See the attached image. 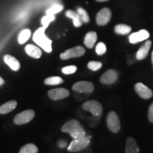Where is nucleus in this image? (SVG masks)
<instances>
[{
  "mask_svg": "<svg viewBox=\"0 0 153 153\" xmlns=\"http://www.w3.org/2000/svg\"><path fill=\"white\" fill-rule=\"evenodd\" d=\"M63 133H68L73 139L86 135V132L79 120L76 119L70 120L62 126Z\"/></svg>",
  "mask_w": 153,
  "mask_h": 153,
  "instance_id": "f257e3e1",
  "label": "nucleus"
},
{
  "mask_svg": "<svg viewBox=\"0 0 153 153\" xmlns=\"http://www.w3.org/2000/svg\"><path fill=\"white\" fill-rule=\"evenodd\" d=\"M45 28L43 27L39 28L34 33L33 36V40L35 43L41 47L45 52H52V41L45 36Z\"/></svg>",
  "mask_w": 153,
  "mask_h": 153,
  "instance_id": "f03ea898",
  "label": "nucleus"
},
{
  "mask_svg": "<svg viewBox=\"0 0 153 153\" xmlns=\"http://www.w3.org/2000/svg\"><path fill=\"white\" fill-rule=\"evenodd\" d=\"M90 139L91 137L87 135L73 139V140L68 147V150L71 152H76L85 150L89 146Z\"/></svg>",
  "mask_w": 153,
  "mask_h": 153,
  "instance_id": "7ed1b4c3",
  "label": "nucleus"
},
{
  "mask_svg": "<svg viewBox=\"0 0 153 153\" xmlns=\"http://www.w3.org/2000/svg\"><path fill=\"white\" fill-rule=\"evenodd\" d=\"M82 108L90 112L93 116H100L103 113V106L101 103L96 100H89L82 104Z\"/></svg>",
  "mask_w": 153,
  "mask_h": 153,
  "instance_id": "20e7f679",
  "label": "nucleus"
},
{
  "mask_svg": "<svg viewBox=\"0 0 153 153\" xmlns=\"http://www.w3.org/2000/svg\"><path fill=\"white\" fill-rule=\"evenodd\" d=\"M35 111L32 109L25 110L19 113L14 118V123L16 125H23L29 123L35 117Z\"/></svg>",
  "mask_w": 153,
  "mask_h": 153,
  "instance_id": "39448f33",
  "label": "nucleus"
},
{
  "mask_svg": "<svg viewBox=\"0 0 153 153\" xmlns=\"http://www.w3.org/2000/svg\"><path fill=\"white\" fill-rule=\"evenodd\" d=\"M106 124L108 128L112 133H117L120 130V123L118 115L116 112L111 111L108 114L106 118Z\"/></svg>",
  "mask_w": 153,
  "mask_h": 153,
  "instance_id": "423d86ee",
  "label": "nucleus"
},
{
  "mask_svg": "<svg viewBox=\"0 0 153 153\" xmlns=\"http://www.w3.org/2000/svg\"><path fill=\"white\" fill-rule=\"evenodd\" d=\"M85 54V49L82 46L78 45L72 48H70L60 54V57L61 60H68L70 58L79 57Z\"/></svg>",
  "mask_w": 153,
  "mask_h": 153,
  "instance_id": "0eeeda50",
  "label": "nucleus"
},
{
  "mask_svg": "<svg viewBox=\"0 0 153 153\" xmlns=\"http://www.w3.org/2000/svg\"><path fill=\"white\" fill-rule=\"evenodd\" d=\"M72 89L76 92L89 94L94 90V86L91 82L87 81H80L76 82L72 86Z\"/></svg>",
  "mask_w": 153,
  "mask_h": 153,
  "instance_id": "6e6552de",
  "label": "nucleus"
},
{
  "mask_svg": "<svg viewBox=\"0 0 153 153\" xmlns=\"http://www.w3.org/2000/svg\"><path fill=\"white\" fill-rule=\"evenodd\" d=\"M70 91L68 89H64V88H56V89H53L48 91V95L51 99L54 101L60 100V99H65L70 96Z\"/></svg>",
  "mask_w": 153,
  "mask_h": 153,
  "instance_id": "1a4fd4ad",
  "label": "nucleus"
},
{
  "mask_svg": "<svg viewBox=\"0 0 153 153\" xmlns=\"http://www.w3.org/2000/svg\"><path fill=\"white\" fill-rule=\"evenodd\" d=\"M111 18V11L108 8H103L97 14L96 20L99 26H104L110 22Z\"/></svg>",
  "mask_w": 153,
  "mask_h": 153,
  "instance_id": "9d476101",
  "label": "nucleus"
},
{
  "mask_svg": "<svg viewBox=\"0 0 153 153\" xmlns=\"http://www.w3.org/2000/svg\"><path fill=\"white\" fill-rule=\"evenodd\" d=\"M135 91L142 99H149L152 97V91L141 82L135 84Z\"/></svg>",
  "mask_w": 153,
  "mask_h": 153,
  "instance_id": "9b49d317",
  "label": "nucleus"
},
{
  "mask_svg": "<svg viewBox=\"0 0 153 153\" xmlns=\"http://www.w3.org/2000/svg\"><path fill=\"white\" fill-rule=\"evenodd\" d=\"M118 79V73L116 70H107L104 74L101 75L100 82L104 85H112L115 83Z\"/></svg>",
  "mask_w": 153,
  "mask_h": 153,
  "instance_id": "f8f14e48",
  "label": "nucleus"
},
{
  "mask_svg": "<svg viewBox=\"0 0 153 153\" xmlns=\"http://www.w3.org/2000/svg\"><path fill=\"white\" fill-rule=\"evenodd\" d=\"M149 37H150V33L148 30L143 29L136 33L131 34V36H129V41L132 44H135L148 39Z\"/></svg>",
  "mask_w": 153,
  "mask_h": 153,
  "instance_id": "ddd939ff",
  "label": "nucleus"
},
{
  "mask_svg": "<svg viewBox=\"0 0 153 153\" xmlns=\"http://www.w3.org/2000/svg\"><path fill=\"white\" fill-rule=\"evenodd\" d=\"M4 61L13 71H18L21 68V64L16 57L10 55H5L4 56Z\"/></svg>",
  "mask_w": 153,
  "mask_h": 153,
  "instance_id": "4468645a",
  "label": "nucleus"
},
{
  "mask_svg": "<svg viewBox=\"0 0 153 153\" xmlns=\"http://www.w3.org/2000/svg\"><path fill=\"white\" fill-rule=\"evenodd\" d=\"M151 45H152V42H151V41H147L140 48L136 53V58L137 60H142L148 56Z\"/></svg>",
  "mask_w": 153,
  "mask_h": 153,
  "instance_id": "2eb2a0df",
  "label": "nucleus"
},
{
  "mask_svg": "<svg viewBox=\"0 0 153 153\" xmlns=\"http://www.w3.org/2000/svg\"><path fill=\"white\" fill-rule=\"evenodd\" d=\"M25 51H26V54L29 55L30 57L36 59L40 58L42 55L41 50L36 45H32V44H28L26 45L25 47Z\"/></svg>",
  "mask_w": 153,
  "mask_h": 153,
  "instance_id": "dca6fc26",
  "label": "nucleus"
},
{
  "mask_svg": "<svg viewBox=\"0 0 153 153\" xmlns=\"http://www.w3.org/2000/svg\"><path fill=\"white\" fill-rule=\"evenodd\" d=\"M140 149L135 139L128 137L126 140V153H139Z\"/></svg>",
  "mask_w": 153,
  "mask_h": 153,
  "instance_id": "f3484780",
  "label": "nucleus"
},
{
  "mask_svg": "<svg viewBox=\"0 0 153 153\" xmlns=\"http://www.w3.org/2000/svg\"><path fill=\"white\" fill-rule=\"evenodd\" d=\"M97 41V33L94 31H90L86 34L85 39H84V43L88 48H92L94 46Z\"/></svg>",
  "mask_w": 153,
  "mask_h": 153,
  "instance_id": "a211bd4d",
  "label": "nucleus"
},
{
  "mask_svg": "<svg viewBox=\"0 0 153 153\" xmlns=\"http://www.w3.org/2000/svg\"><path fill=\"white\" fill-rule=\"evenodd\" d=\"M17 106V101L11 100L1 105L0 106V114H7L14 111Z\"/></svg>",
  "mask_w": 153,
  "mask_h": 153,
  "instance_id": "6ab92c4d",
  "label": "nucleus"
},
{
  "mask_svg": "<svg viewBox=\"0 0 153 153\" xmlns=\"http://www.w3.org/2000/svg\"><path fill=\"white\" fill-rule=\"evenodd\" d=\"M65 15L67 17L72 19L73 24L75 27H80L82 25V24H83V22H82L81 19H80L77 12H75V11L72 10H68L66 11Z\"/></svg>",
  "mask_w": 153,
  "mask_h": 153,
  "instance_id": "aec40b11",
  "label": "nucleus"
},
{
  "mask_svg": "<svg viewBox=\"0 0 153 153\" xmlns=\"http://www.w3.org/2000/svg\"><path fill=\"white\" fill-rule=\"evenodd\" d=\"M114 30L116 33L119 35H126L131 33V27L126 24H118L115 26Z\"/></svg>",
  "mask_w": 153,
  "mask_h": 153,
  "instance_id": "412c9836",
  "label": "nucleus"
},
{
  "mask_svg": "<svg viewBox=\"0 0 153 153\" xmlns=\"http://www.w3.org/2000/svg\"><path fill=\"white\" fill-rule=\"evenodd\" d=\"M38 148L33 143H28L21 148L19 153H38Z\"/></svg>",
  "mask_w": 153,
  "mask_h": 153,
  "instance_id": "4be33fe9",
  "label": "nucleus"
},
{
  "mask_svg": "<svg viewBox=\"0 0 153 153\" xmlns=\"http://www.w3.org/2000/svg\"><path fill=\"white\" fill-rule=\"evenodd\" d=\"M64 82L62 78L60 76H50L44 80V84L47 85H58Z\"/></svg>",
  "mask_w": 153,
  "mask_h": 153,
  "instance_id": "5701e85b",
  "label": "nucleus"
},
{
  "mask_svg": "<svg viewBox=\"0 0 153 153\" xmlns=\"http://www.w3.org/2000/svg\"><path fill=\"white\" fill-rule=\"evenodd\" d=\"M30 34H31V32H30V30L29 29H28V28L23 30L19 36V43L20 44H24L26 43V42L29 39Z\"/></svg>",
  "mask_w": 153,
  "mask_h": 153,
  "instance_id": "b1692460",
  "label": "nucleus"
},
{
  "mask_svg": "<svg viewBox=\"0 0 153 153\" xmlns=\"http://www.w3.org/2000/svg\"><path fill=\"white\" fill-rule=\"evenodd\" d=\"M77 13L83 23H88L89 22V16L87 11L82 7L77 8Z\"/></svg>",
  "mask_w": 153,
  "mask_h": 153,
  "instance_id": "393cba45",
  "label": "nucleus"
},
{
  "mask_svg": "<svg viewBox=\"0 0 153 153\" xmlns=\"http://www.w3.org/2000/svg\"><path fill=\"white\" fill-rule=\"evenodd\" d=\"M55 19V17L54 15H50V14H47L46 16H43L41 19V24L42 26H43V28H46L48 25L50 24V23L53 22Z\"/></svg>",
  "mask_w": 153,
  "mask_h": 153,
  "instance_id": "a878e982",
  "label": "nucleus"
},
{
  "mask_svg": "<svg viewBox=\"0 0 153 153\" xmlns=\"http://www.w3.org/2000/svg\"><path fill=\"white\" fill-rule=\"evenodd\" d=\"M63 9V6L61 4H57L53 5V7H51V8L48 9L46 11L47 14H50V15H55L57 13H59L60 11H61Z\"/></svg>",
  "mask_w": 153,
  "mask_h": 153,
  "instance_id": "bb28decb",
  "label": "nucleus"
},
{
  "mask_svg": "<svg viewBox=\"0 0 153 153\" xmlns=\"http://www.w3.org/2000/svg\"><path fill=\"white\" fill-rule=\"evenodd\" d=\"M87 67L89 70H92V71H97L101 68L102 63L98 62V61H90V62H88Z\"/></svg>",
  "mask_w": 153,
  "mask_h": 153,
  "instance_id": "cd10ccee",
  "label": "nucleus"
},
{
  "mask_svg": "<svg viewBox=\"0 0 153 153\" xmlns=\"http://www.w3.org/2000/svg\"><path fill=\"white\" fill-rule=\"evenodd\" d=\"M106 52V45L102 42H100L96 46V53L98 55H102L105 54Z\"/></svg>",
  "mask_w": 153,
  "mask_h": 153,
  "instance_id": "c85d7f7f",
  "label": "nucleus"
},
{
  "mask_svg": "<svg viewBox=\"0 0 153 153\" xmlns=\"http://www.w3.org/2000/svg\"><path fill=\"white\" fill-rule=\"evenodd\" d=\"M77 70L76 66L74 65H70L66 66L62 69V72L65 74H71L74 73Z\"/></svg>",
  "mask_w": 153,
  "mask_h": 153,
  "instance_id": "c756f323",
  "label": "nucleus"
},
{
  "mask_svg": "<svg viewBox=\"0 0 153 153\" xmlns=\"http://www.w3.org/2000/svg\"><path fill=\"white\" fill-rule=\"evenodd\" d=\"M148 118L151 123H153V103L150 105L148 111Z\"/></svg>",
  "mask_w": 153,
  "mask_h": 153,
  "instance_id": "7c9ffc66",
  "label": "nucleus"
},
{
  "mask_svg": "<svg viewBox=\"0 0 153 153\" xmlns=\"http://www.w3.org/2000/svg\"><path fill=\"white\" fill-rule=\"evenodd\" d=\"M66 145H67V143L64 140H60V142L58 143V146L59 148H64Z\"/></svg>",
  "mask_w": 153,
  "mask_h": 153,
  "instance_id": "2f4dec72",
  "label": "nucleus"
},
{
  "mask_svg": "<svg viewBox=\"0 0 153 153\" xmlns=\"http://www.w3.org/2000/svg\"><path fill=\"white\" fill-rule=\"evenodd\" d=\"M4 84V79L1 76H0V86L3 85Z\"/></svg>",
  "mask_w": 153,
  "mask_h": 153,
  "instance_id": "473e14b6",
  "label": "nucleus"
},
{
  "mask_svg": "<svg viewBox=\"0 0 153 153\" xmlns=\"http://www.w3.org/2000/svg\"><path fill=\"white\" fill-rule=\"evenodd\" d=\"M97 1H99V2H104V1H108V0H96Z\"/></svg>",
  "mask_w": 153,
  "mask_h": 153,
  "instance_id": "72a5a7b5",
  "label": "nucleus"
},
{
  "mask_svg": "<svg viewBox=\"0 0 153 153\" xmlns=\"http://www.w3.org/2000/svg\"><path fill=\"white\" fill-rule=\"evenodd\" d=\"M152 66H153V51L152 53Z\"/></svg>",
  "mask_w": 153,
  "mask_h": 153,
  "instance_id": "f704fd0d",
  "label": "nucleus"
}]
</instances>
